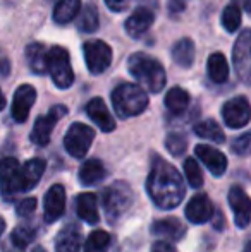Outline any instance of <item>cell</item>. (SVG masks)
<instances>
[{
    "mask_svg": "<svg viewBox=\"0 0 251 252\" xmlns=\"http://www.w3.org/2000/svg\"><path fill=\"white\" fill-rule=\"evenodd\" d=\"M146 190L153 204L160 209H174L184 199V184L178 170L160 156H155L146 179Z\"/></svg>",
    "mask_w": 251,
    "mask_h": 252,
    "instance_id": "6da1fadb",
    "label": "cell"
},
{
    "mask_svg": "<svg viewBox=\"0 0 251 252\" xmlns=\"http://www.w3.org/2000/svg\"><path fill=\"white\" fill-rule=\"evenodd\" d=\"M131 76L143 84L150 93H158L165 86V69L158 60L146 53H134L127 60Z\"/></svg>",
    "mask_w": 251,
    "mask_h": 252,
    "instance_id": "7a4b0ae2",
    "label": "cell"
},
{
    "mask_svg": "<svg viewBox=\"0 0 251 252\" xmlns=\"http://www.w3.org/2000/svg\"><path fill=\"white\" fill-rule=\"evenodd\" d=\"M112 103L121 119H129L143 113L148 106V96L138 84H121L112 93Z\"/></svg>",
    "mask_w": 251,
    "mask_h": 252,
    "instance_id": "3957f363",
    "label": "cell"
},
{
    "mask_svg": "<svg viewBox=\"0 0 251 252\" xmlns=\"http://www.w3.org/2000/svg\"><path fill=\"white\" fill-rule=\"evenodd\" d=\"M47 72L57 88L67 90L74 83V72L69 53L62 47H52L47 53Z\"/></svg>",
    "mask_w": 251,
    "mask_h": 252,
    "instance_id": "277c9868",
    "label": "cell"
},
{
    "mask_svg": "<svg viewBox=\"0 0 251 252\" xmlns=\"http://www.w3.org/2000/svg\"><path fill=\"white\" fill-rule=\"evenodd\" d=\"M102 201H104L105 215L108 216L110 221H114L115 218L122 216L129 209L131 202H133V190L126 182H115L105 189Z\"/></svg>",
    "mask_w": 251,
    "mask_h": 252,
    "instance_id": "5b68a950",
    "label": "cell"
},
{
    "mask_svg": "<svg viewBox=\"0 0 251 252\" xmlns=\"http://www.w3.org/2000/svg\"><path fill=\"white\" fill-rule=\"evenodd\" d=\"M95 139V130L86 124L76 122L67 129L64 148L72 158H84Z\"/></svg>",
    "mask_w": 251,
    "mask_h": 252,
    "instance_id": "8992f818",
    "label": "cell"
},
{
    "mask_svg": "<svg viewBox=\"0 0 251 252\" xmlns=\"http://www.w3.org/2000/svg\"><path fill=\"white\" fill-rule=\"evenodd\" d=\"M86 67L91 74H102L112 62V48L102 40H91L83 45Z\"/></svg>",
    "mask_w": 251,
    "mask_h": 252,
    "instance_id": "52a82bcc",
    "label": "cell"
},
{
    "mask_svg": "<svg viewBox=\"0 0 251 252\" xmlns=\"http://www.w3.org/2000/svg\"><path fill=\"white\" fill-rule=\"evenodd\" d=\"M67 113V108L64 105H55L50 108V112L47 115H41L36 119L31 130V141H33L36 146H47L50 143L52 130H54L55 124L62 119Z\"/></svg>",
    "mask_w": 251,
    "mask_h": 252,
    "instance_id": "ba28073f",
    "label": "cell"
},
{
    "mask_svg": "<svg viewBox=\"0 0 251 252\" xmlns=\"http://www.w3.org/2000/svg\"><path fill=\"white\" fill-rule=\"evenodd\" d=\"M222 119L231 129H241L251 120V105L245 96H234L222 106Z\"/></svg>",
    "mask_w": 251,
    "mask_h": 252,
    "instance_id": "9c48e42d",
    "label": "cell"
},
{
    "mask_svg": "<svg viewBox=\"0 0 251 252\" xmlns=\"http://www.w3.org/2000/svg\"><path fill=\"white\" fill-rule=\"evenodd\" d=\"M232 60L239 79L251 84V30H245L236 40Z\"/></svg>",
    "mask_w": 251,
    "mask_h": 252,
    "instance_id": "30bf717a",
    "label": "cell"
},
{
    "mask_svg": "<svg viewBox=\"0 0 251 252\" xmlns=\"http://www.w3.org/2000/svg\"><path fill=\"white\" fill-rule=\"evenodd\" d=\"M0 187L5 197L21 192V165L16 158L0 161Z\"/></svg>",
    "mask_w": 251,
    "mask_h": 252,
    "instance_id": "8fae6325",
    "label": "cell"
},
{
    "mask_svg": "<svg viewBox=\"0 0 251 252\" xmlns=\"http://www.w3.org/2000/svg\"><path fill=\"white\" fill-rule=\"evenodd\" d=\"M229 206L234 213V221L238 228H246L251 220V199L241 187H231L229 190Z\"/></svg>",
    "mask_w": 251,
    "mask_h": 252,
    "instance_id": "7c38bea8",
    "label": "cell"
},
{
    "mask_svg": "<svg viewBox=\"0 0 251 252\" xmlns=\"http://www.w3.org/2000/svg\"><path fill=\"white\" fill-rule=\"evenodd\" d=\"M35 100H36V90L33 86H30V84H23V86H19L16 90L10 113H12V119L17 124L26 122L31 106L35 105Z\"/></svg>",
    "mask_w": 251,
    "mask_h": 252,
    "instance_id": "4fadbf2b",
    "label": "cell"
},
{
    "mask_svg": "<svg viewBox=\"0 0 251 252\" xmlns=\"http://www.w3.org/2000/svg\"><path fill=\"white\" fill-rule=\"evenodd\" d=\"M64 209H66V189H64V186H61V184H55L45 194V202H43L45 221L55 223L64 215Z\"/></svg>",
    "mask_w": 251,
    "mask_h": 252,
    "instance_id": "5bb4252c",
    "label": "cell"
},
{
    "mask_svg": "<svg viewBox=\"0 0 251 252\" xmlns=\"http://www.w3.org/2000/svg\"><path fill=\"white\" fill-rule=\"evenodd\" d=\"M194 155L198 156L201 163L214 173L215 177H220L222 173H225L227 170V158L222 151H218L217 148H212L208 144H198L194 148Z\"/></svg>",
    "mask_w": 251,
    "mask_h": 252,
    "instance_id": "9a60e30c",
    "label": "cell"
},
{
    "mask_svg": "<svg viewBox=\"0 0 251 252\" xmlns=\"http://www.w3.org/2000/svg\"><path fill=\"white\" fill-rule=\"evenodd\" d=\"M212 213H214V204H212L210 197L203 192L191 197V201L188 202V206H186V218H188L191 223H194V225L207 223L208 220L214 216Z\"/></svg>",
    "mask_w": 251,
    "mask_h": 252,
    "instance_id": "2e32d148",
    "label": "cell"
},
{
    "mask_svg": "<svg viewBox=\"0 0 251 252\" xmlns=\"http://www.w3.org/2000/svg\"><path fill=\"white\" fill-rule=\"evenodd\" d=\"M86 113L104 132H112L115 129V120L112 117V113L108 112L107 105L102 98H93L88 101L86 105Z\"/></svg>",
    "mask_w": 251,
    "mask_h": 252,
    "instance_id": "e0dca14e",
    "label": "cell"
},
{
    "mask_svg": "<svg viewBox=\"0 0 251 252\" xmlns=\"http://www.w3.org/2000/svg\"><path fill=\"white\" fill-rule=\"evenodd\" d=\"M155 21V16L150 9L140 7L136 9L126 21V31L131 38H141L151 28Z\"/></svg>",
    "mask_w": 251,
    "mask_h": 252,
    "instance_id": "ac0fdd59",
    "label": "cell"
},
{
    "mask_svg": "<svg viewBox=\"0 0 251 252\" xmlns=\"http://www.w3.org/2000/svg\"><path fill=\"white\" fill-rule=\"evenodd\" d=\"M151 233L169 240V242H178V240H181L182 237H184L186 228L181 223V220L171 216V218L157 220V221L151 225Z\"/></svg>",
    "mask_w": 251,
    "mask_h": 252,
    "instance_id": "d6986e66",
    "label": "cell"
},
{
    "mask_svg": "<svg viewBox=\"0 0 251 252\" xmlns=\"http://www.w3.org/2000/svg\"><path fill=\"white\" fill-rule=\"evenodd\" d=\"M45 168H47V163L41 158H33L21 165V192L33 189L40 182Z\"/></svg>",
    "mask_w": 251,
    "mask_h": 252,
    "instance_id": "ffe728a7",
    "label": "cell"
},
{
    "mask_svg": "<svg viewBox=\"0 0 251 252\" xmlns=\"http://www.w3.org/2000/svg\"><path fill=\"white\" fill-rule=\"evenodd\" d=\"M76 211L83 221L90 225H97L100 215H98V201L97 196L91 192H83L76 197Z\"/></svg>",
    "mask_w": 251,
    "mask_h": 252,
    "instance_id": "44dd1931",
    "label": "cell"
},
{
    "mask_svg": "<svg viewBox=\"0 0 251 252\" xmlns=\"http://www.w3.org/2000/svg\"><path fill=\"white\" fill-rule=\"evenodd\" d=\"M81 232L76 225H69L59 233L55 242V252H79Z\"/></svg>",
    "mask_w": 251,
    "mask_h": 252,
    "instance_id": "7402d4cb",
    "label": "cell"
},
{
    "mask_svg": "<svg viewBox=\"0 0 251 252\" xmlns=\"http://www.w3.org/2000/svg\"><path fill=\"white\" fill-rule=\"evenodd\" d=\"M47 53L48 50L41 43H31L26 48V62L28 67L31 69L33 74H41L47 72Z\"/></svg>",
    "mask_w": 251,
    "mask_h": 252,
    "instance_id": "603a6c76",
    "label": "cell"
},
{
    "mask_svg": "<svg viewBox=\"0 0 251 252\" xmlns=\"http://www.w3.org/2000/svg\"><path fill=\"white\" fill-rule=\"evenodd\" d=\"M105 177V166L100 159L91 158L81 165L79 168V182L83 186H95Z\"/></svg>",
    "mask_w": 251,
    "mask_h": 252,
    "instance_id": "cb8c5ba5",
    "label": "cell"
},
{
    "mask_svg": "<svg viewBox=\"0 0 251 252\" xmlns=\"http://www.w3.org/2000/svg\"><path fill=\"white\" fill-rule=\"evenodd\" d=\"M194 55H196V48H194L193 40H189V38H182L172 47V59L179 67L188 69L193 65Z\"/></svg>",
    "mask_w": 251,
    "mask_h": 252,
    "instance_id": "d4e9b609",
    "label": "cell"
},
{
    "mask_svg": "<svg viewBox=\"0 0 251 252\" xmlns=\"http://www.w3.org/2000/svg\"><path fill=\"white\" fill-rule=\"evenodd\" d=\"M207 70H208V76L214 83L222 84L227 81L229 77V65H227V60H225L224 53L217 52V53H212L208 57V62H207Z\"/></svg>",
    "mask_w": 251,
    "mask_h": 252,
    "instance_id": "484cf974",
    "label": "cell"
},
{
    "mask_svg": "<svg viewBox=\"0 0 251 252\" xmlns=\"http://www.w3.org/2000/svg\"><path fill=\"white\" fill-rule=\"evenodd\" d=\"M81 12V0H59L54 9V21L57 24H67L76 19Z\"/></svg>",
    "mask_w": 251,
    "mask_h": 252,
    "instance_id": "4316f807",
    "label": "cell"
},
{
    "mask_svg": "<svg viewBox=\"0 0 251 252\" xmlns=\"http://www.w3.org/2000/svg\"><path fill=\"white\" fill-rule=\"evenodd\" d=\"M194 134L201 139H208L212 143L222 144L225 141V134L222 130V127L218 126L215 120H203V122H198L194 126Z\"/></svg>",
    "mask_w": 251,
    "mask_h": 252,
    "instance_id": "83f0119b",
    "label": "cell"
},
{
    "mask_svg": "<svg viewBox=\"0 0 251 252\" xmlns=\"http://www.w3.org/2000/svg\"><path fill=\"white\" fill-rule=\"evenodd\" d=\"M189 105V94L188 91H184L182 88H172L167 94H165V106L169 112H172L174 115L186 112Z\"/></svg>",
    "mask_w": 251,
    "mask_h": 252,
    "instance_id": "f1b7e54d",
    "label": "cell"
},
{
    "mask_svg": "<svg viewBox=\"0 0 251 252\" xmlns=\"http://www.w3.org/2000/svg\"><path fill=\"white\" fill-rule=\"evenodd\" d=\"M79 19H77V28L84 33H93V31L98 30V24H100V19H98V10L95 5H86L81 14H77Z\"/></svg>",
    "mask_w": 251,
    "mask_h": 252,
    "instance_id": "f546056e",
    "label": "cell"
},
{
    "mask_svg": "<svg viewBox=\"0 0 251 252\" xmlns=\"http://www.w3.org/2000/svg\"><path fill=\"white\" fill-rule=\"evenodd\" d=\"M108 246H110V235L105 230H95L84 244V252H107Z\"/></svg>",
    "mask_w": 251,
    "mask_h": 252,
    "instance_id": "4dcf8cb0",
    "label": "cell"
},
{
    "mask_svg": "<svg viewBox=\"0 0 251 252\" xmlns=\"http://www.w3.org/2000/svg\"><path fill=\"white\" fill-rule=\"evenodd\" d=\"M224 30H227L229 33H236L241 26V9H239L236 3H231L224 9L220 19Z\"/></svg>",
    "mask_w": 251,
    "mask_h": 252,
    "instance_id": "1f68e13d",
    "label": "cell"
},
{
    "mask_svg": "<svg viewBox=\"0 0 251 252\" xmlns=\"http://www.w3.org/2000/svg\"><path fill=\"white\" fill-rule=\"evenodd\" d=\"M35 237H36V230H35L33 226L19 225L12 232V235H10V240H12V244L16 247H19V249H24V247L30 246V244L33 242Z\"/></svg>",
    "mask_w": 251,
    "mask_h": 252,
    "instance_id": "d6a6232c",
    "label": "cell"
},
{
    "mask_svg": "<svg viewBox=\"0 0 251 252\" xmlns=\"http://www.w3.org/2000/svg\"><path fill=\"white\" fill-rule=\"evenodd\" d=\"M184 175L188 179V184L194 189L203 186V173H201L200 165L194 158H188L184 161Z\"/></svg>",
    "mask_w": 251,
    "mask_h": 252,
    "instance_id": "836d02e7",
    "label": "cell"
},
{
    "mask_svg": "<svg viewBox=\"0 0 251 252\" xmlns=\"http://www.w3.org/2000/svg\"><path fill=\"white\" fill-rule=\"evenodd\" d=\"M186 144H188V141L181 134H171L167 137V141H165V146H167L169 153L174 156H181L186 151Z\"/></svg>",
    "mask_w": 251,
    "mask_h": 252,
    "instance_id": "e575fe53",
    "label": "cell"
},
{
    "mask_svg": "<svg viewBox=\"0 0 251 252\" xmlns=\"http://www.w3.org/2000/svg\"><path fill=\"white\" fill-rule=\"evenodd\" d=\"M231 148H232V151H234L236 155H239V156L251 155V130L241 134L239 137H236V139L232 141Z\"/></svg>",
    "mask_w": 251,
    "mask_h": 252,
    "instance_id": "d590c367",
    "label": "cell"
},
{
    "mask_svg": "<svg viewBox=\"0 0 251 252\" xmlns=\"http://www.w3.org/2000/svg\"><path fill=\"white\" fill-rule=\"evenodd\" d=\"M35 209H36V199L35 197H26V199L17 202L16 206V213L19 216H30Z\"/></svg>",
    "mask_w": 251,
    "mask_h": 252,
    "instance_id": "8d00e7d4",
    "label": "cell"
},
{
    "mask_svg": "<svg viewBox=\"0 0 251 252\" xmlns=\"http://www.w3.org/2000/svg\"><path fill=\"white\" fill-rule=\"evenodd\" d=\"M151 252H178V249L169 240H158L151 246Z\"/></svg>",
    "mask_w": 251,
    "mask_h": 252,
    "instance_id": "74e56055",
    "label": "cell"
},
{
    "mask_svg": "<svg viewBox=\"0 0 251 252\" xmlns=\"http://www.w3.org/2000/svg\"><path fill=\"white\" fill-rule=\"evenodd\" d=\"M105 3H107L108 9L114 10V12H122V10H126L127 5H129V0H105Z\"/></svg>",
    "mask_w": 251,
    "mask_h": 252,
    "instance_id": "f35d334b",
    "label": "cell"
},
{
    "mask_svg": "<svg viewBox=\"0 0 251 252\" xmlns=\"http://www.w3.org/2000/svg\"><path fill=\"white\" fill-rule=\"evenodd\" d=\"M212 218H214V225H215V228H217V230H222V228L225 226L224 215H222L220 211H217V215H214Z\"/></svg>",
    "mask_w": 251,
    "mask_h": 252,
    "instance_id": "ab89813d",
    "label": "cell"
},
{
    "mask_svg": "<svg viewBox=\"0 0 251 252\" xmlns=\"http://www.w3.org/2000/svg\"><path fill=\"white\" fill-rule=\"evenodd\" d=\"M169 9H171L172 12H176V10H182L184 9V2H182V0H171V2H169Z\"/></svg>",
    "mask_w": 251,
    "mask_h": 252,
    "instance_id": "60d3db41",
    "label": "cell"
},
{
    "mask_svg": "<svg viewBox=\"0 0 251 252\" xmlns=\"http://www.w3.org/2000/svg\"><path fill=\"white\" fill-rule=\"evenodd\" d=\"M5 108V98H3V93H2V90H0V112Z\"/></svg>",
    "mask_w": 251,
    "mask_h": 252,
    "instance_id": "b9f144b4",
    "label": "cell"
},
{
    "mask_svg": "<svg viewBox=\"0 0 251 252\" xmlns=\"http://www.w3.org/2000/svg\"><path fill=\"white\" fill-rule=\"evenodd\" d=\"M3 230H5V221H3V218L0 216V235L3 233Z\"/></svg>",
    "mask_w": 251,
    "mask_h": 252,
    "instance_id": "7bdbcfd3",
    "label": "cell"
},
{
    "mask_svg": "<svg viewBox=\"0 0 251 252\" xmlns=\"http://www.w3.org/2000/svg\"><path fill=\"white\" fill-rule=\"evenodd\" d=\"M31 252H47V251H45L43 247H35V249L31 251Z\"/></svg>",
    "mask_w": 251,
    "mask_h": 252,
    "instance_id": "ee69618b",
    "label": "cell"
},
{
    "mask_svg": "<svg viewBox=\"0 0 251 252\" xmlns=\"http://www.w3.org/2000/svg\"><path fill=\"white\" fill-rule=\"evenodd\" d=\"M245 252H251V242H248V246L245 247Z\"/></svg>",
    "mask_w": 251,
    "mask_h": 252,
    "instance_id": "f6af8a7d",
    "label": "cell"
}]
</instances>
